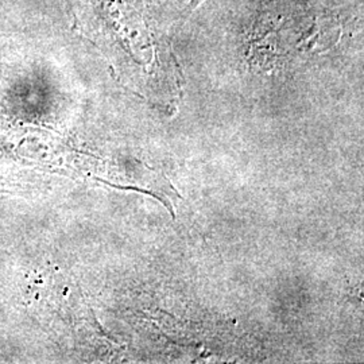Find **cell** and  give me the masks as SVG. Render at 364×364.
I'll use <instances>...</instances> for the list:
<instances>
[{"label": "cell", "mask_w": 364, "mask_h": 364, "mask_svg": "<svg viewBox=\"0 0 364 364\" xmlns=\"http://www.w3.org/2000/svg\"><path fill=\"white\" fill-rule=\"evenodd\" d=\"M200 1H203V0H192V7H196Z\"/></svg>", "instance_id": "obj_1"}]
</instances>
